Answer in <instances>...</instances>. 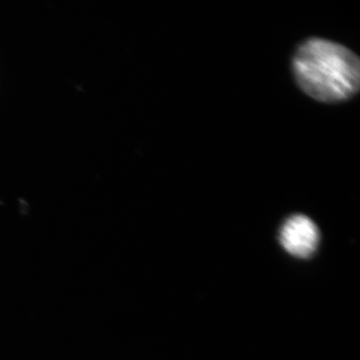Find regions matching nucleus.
<instances>
[{"mask_svg": "<svg viewBox=\"0 0 360 360\" xmlns=\"http://www.w3.org/2000/svg\"><path fill=\"white\" fill-rule=\"evenodd\" d=\"M319 241L316 224L305 215H293L281 227V245L295 257H309L316 250Z\"/></svg>", "mask_w": 360, "mask_h": 360, "instance_id": "f03ea898", "label": "nucleus"}, {"mask_svg": "<svg viewBox=\"0 0 360 360\" xmlns=\"http://www.w3.org/2000/svg\"><path fill=\"white\" fill-rule=\"evenodd\" d=\"M296 82L305 94L321 103H338L356 94L360 63L356 54L335 42L310 39L292 61Z\"/></svg>", "mask_w": 360, "mask_h": 360, "instance_id": "f257e3e1", "label": "nucleus"}]
</instances>
